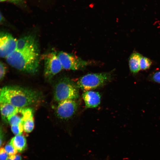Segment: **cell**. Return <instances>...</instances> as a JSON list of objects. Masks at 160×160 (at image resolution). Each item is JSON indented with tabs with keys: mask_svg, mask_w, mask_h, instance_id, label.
Instances as JSON below:
<instances>
[{
	"mask_svg": "<svg viewBox=\"0 0 160 160\" xmlns=\"http://www.w3.org/2000/svg\"><path fill=\"white\" fill-rule=\"evenodd\" d=\"M41 97L38 92L19 86H4L0 91V103H9L20 108L36 103Z\"/></svg>",
	"mask_w": 160,
	"mask_h": 160,
	"instance_id": "obj_1",
	"label": "cell"
},
{
	"mask_svg": "<svg viewBox=\"0 0 160 160\" xmlns=\"http://www.w3.org/2000/svg\"><path fill=\"white\" fill-rule=\"evenodd\" d=\"M7 62L15 68L34 73L39 65V51L37 44L21 50H15L6 58Z\"/></svg>",
	"mask_w": 160,
	"mask_h": 160,
	"instance_id": "obj_2",
	"label": "cell"
},
{
	"mask_svg": "<svg viewBox=\"0 0 160 160\" xmlns=\"http://www.w3.org/2000/svg\"><path fill=\"white\" fill-rule=\"evenodd\" d=\"M79 89L73 81L68 77H63L55 86L54 99L58 103L66 100H76L79 97Z\"/></svg>",
	"mask_w": 160,
	"mask_h": 160,
	"instance_id": "obj_3",
	"label": "cell"
},
{
	"mask_svg": "<svg viewBox=\"0 0 160 160\" xmlns=\"http://www.w3.org/2000/svg\"><path fill=\"white\" fill-rule=\"evenodd\" d=\"M112 78V74L110 72L91 73L80 77L75 82L79 89L86 91L104 86Z\"/></svg>",
	"mask_w": 160,
	"mask_h": 160,
	"instance_id": "obj_4",
	"label": "cell"
},
{
	"mask_svg": "<svg viewBox=\"0 0 160 160\" xmlns=\"http://www.w3.org/2000/svg\"><path fill=\"white\" fill-rule=\"evenodd\" d=\"M63 68L66 70H77L83 69L90 65L92 62L84 60L73 55L63 52L57 54Z\"/></svg>",
	"mask_w": 160,
	"mask_h": 160,
	"instance_id": "obj_5",
	"label": "cell"
},
{
	"mask_svg": "<svg viewBox=\"0 0 160 160\" xmlns=\"http://www.w3.org/2000/svg\"><path fill=\"white\" fill-rule=\"evenodd\" d=\"M44 59V75L46 79L50 80L59 73L63 68L57 53L55 52L46 54Z\"/></svg>",
	"mask_w": 160,
	"mask_h": 160,
	"instance_id": "obj_6",
	"label": "cell"
},
{
	"mask_svg": "<svg viewBox=\"0 0 160 160\" xmlns=\"http://www.w3.org/2000/svg\"><path fill=\"white\" fill-rule=\"evenodd\" d=\"M78 107V103L76 100H63L58 103L55 111L56 115L60 119H68L75 114Z\"/></svg>",
	"mask_w": 160,
	"mask_h": 160,
	"instance_id": "obj_7",
	"label": "cell"
},
{
	"mask_svg": "<svg viewBox=\"0 0 160 160\" xmlns=\"http://www.w3.org/2000/svg\"><path fill=\"white\" fill-rule=\"evenodd\" d=\"M17 40L9 33L2 32L0 35V55L6 58L16 48Z\"/></svg>",
	"mask_w": 160,
	"mask_h": 160,
	"instance_id": "obj_8",
	"label": "cell"
},
{
	"mask_svg": "<svg viewBox=\"0 0 160 160\" xmlns=\"http://www.w3.org/2000/svg\"><path fill=\"white\" fill-rule=\"evenodd\" d=\"M82 97L86 108L97 107L100 103V95L97 92L92 90L85 91L83 93Z\"/></svg>",
	"mask_w": 160,
	"mask_h": 160,
	"instance_id": "obj_9",
	"label": "cell"
},
{
	"mask_svg": "<svg viewBox=\"0 0 160 160\" xmlns=\"http://www.w3.org/2000/svg\"><path fill=\"white\" fill-rule=\"evenodd\" d=\"M1 113L2 119L8 123L9 119L12 116L20 112L22 108L7 103H0Z\"/></svg>",
	"mask_w": 160,
	"mask_h": 160,
	"instance_id": "obj_10",
	"label": "cell"
},
{
	"mask_svg": "<svg viewBox=\"0 0 160 160\" xmlns=\"http://www.w3.org/2000/svg\"><path fill=\"white\" fill-rule=\"evenodd\" d=\"M142 55L139 53L134 52L130 55L129 59V66L130 71L134 74L137 73L140 70V61Z\"/></svg>",
	"mask_w": 160,
	"mask_h": 160,
	"instance_id": "obj_11",
	"label": "cell"
},
{
	"mask_svg": "<svg viewBox=\"0 0 160 160\" xmlns=\"http://www.w3.org/2000/svg\"><path fill=\"white\" fill-rule=\"evenodd\" d=\"M37 44L33 36L27 35L22 37L17 40L16 49L19 50L32 47Z\"/></svg>",
	"mask_w": 160,
	"mask_h": 160,
	"instance_id": "obj_12",
	"label": "cell"
},
{
	"mask_svg": "<svg viewBox=\"0 0 160 160\" xmlns=\"http://www.w3.org/2000/svg\"><path fill=\"white\" fill-rule=\"evenodd\" d=\"M10 143L18 152L23 151L27 146L26 139L21 135H16L11 139Z\"/></svg>",
	"mask_w": 160,
	"mask_h": 160,
	"instance_id": "obj_13",
	"label": "cell"
},
{
	"mask_svg": "<svg viewBox=\"0 0 160 160\" xmlns=\"http://www.w3.org/2000/svg\"><path fill=\"white\" fill-rule=\"evenodd\" d=\"M34 124L33 116H32L23 122L24 131L28 133L31 132L33 129Z\"/></svg>",
	"mask_w": 160,
	"mask_h": 160,
	"instance_id": "obj_14",
	"label": "cell"
},
{
	"mask_svg": "<svg viewBox=\"0 0 160 160\" xmlns=\"http://www.w3.org/2000/svg\"><path fill=\"white\" fill-rule=\"evenodd\" d=\"M151 61L148 58L142 56L140 61V70H146L148 69L151 65Z\"/></svg>",
	"mask_w": 160,
	"mask_h": 160,
	"instance_id": "obj_15",
	"label": "cell"
},
{
	"mask_svg": "<svg viewBox=\"0 0 160 160\" xmlns=\"http://www.w3.org/2000/svg\"><path fill=\"white\" fill-rule=\"evenodd\" d=\"M18 114L12 116L9 119L8 123L11 126L18 124L21 123H23L22 116H19L17 115Z\"/></svg>",
	"mask_w": 160,
	"mask_h": 160,
	"instance_id": "obj_16",
	"label": "cell"
},
{
	"mask_svg": "<svg viewBox=\"0 0 160 160\" xmlns=\"http://www.w3.org/2000/svg\"><path fill=\"white\" fill-rule=\"evenodd\" d=\"M11 129L12 132L15 135H21L24 130L23 123L11 126Z\"/></svg>",
	"mask_w": 160,
	"mask_h": 160,
	"instance_id": "obj_17",
	"label": "cell"
},
{
	"mask_svg": "<svg viewBox=\"0 0 160 160\" xmlns=\"http://www.w3.org/2000/svg\"><path fill=\"white\" fill-rule=\"evenodd\" d=\"M4 149L9 156L15 155L17 152L10 143L6 145Z\"/></svg>",
	"mask_w": 160,
	"mask_h": 160,
	"instance_id": "obj_18",
	"label": "cell"
},
{
	"mask_svg": "<svg viewBox=\"0 0 160 160\" xmlns=\"http://www.w3.org/2000/svg\"><path fill=\"white\" fill-rule=\"evenodd\" d=\"M149 79L152 81L160 84V71L155 72L150 75Z\"/></svg>",
	"mask_w": 160,
	"mask_h": 160,
	"instance_id": "obj_19",
	"label": "cell"
},
{
	"mask_svg": "<svg viewBox=\"0 0 160 160\" xmlns=\"http://www.w3.org/2000/svg\"><path fill=\"white\" fill-rule=\"evenodd\" d=\"M7 70L6 65L1 61L0 63V80L2 81L4 79Z\"/></svg>",
	"mask_w": 160,
	"mask_h": 160,
	"instance_id": "obj_20",
	"label": "cell"
},
{
	"mask_svg": "<svg viewBox=\"0 0 160 160\" xmlns=\"http://www.w3.org/2000/svg\"><path fill=\"white\" fill-rule=\"evenodd\" d=\"M1 2H8L21 7L25 6L24 0H0Z\"/></svg>",
	"mask_w": 160,
	"mask_h": 160,
	"instance_id": "obj_21",
	"label": "cell"
},
{
	"mask_svg": "<svg viewBox=\"0 0 160 160\" xmlns=\"http://www.w3.org/2000/svg\"><path fill=\"white\" fill-rule=\"evenodd\" d=\"M9 155L3 148H1L0 151V160H7Z\"/></svg>",
	"mask_w": 160,
	"mask_h": 160,
	"instance_id": "obj_22",
	"label": "cell"
},
{
	"mask_svg": "<svg viewBox=\"0 0 160 160\" xmlns=\"http://www.w3.org/2000/svg\"><path fill=\"white\" fill-rule=\"evenodd\" d=\"M21 156L18 155L9 156L7 160H21Z\"/></svg>",
	"mask_w": 160,
	"mask_h": 160,
	"instance_id": "obj_23",
	"label": "cell"
}]
</instances>
